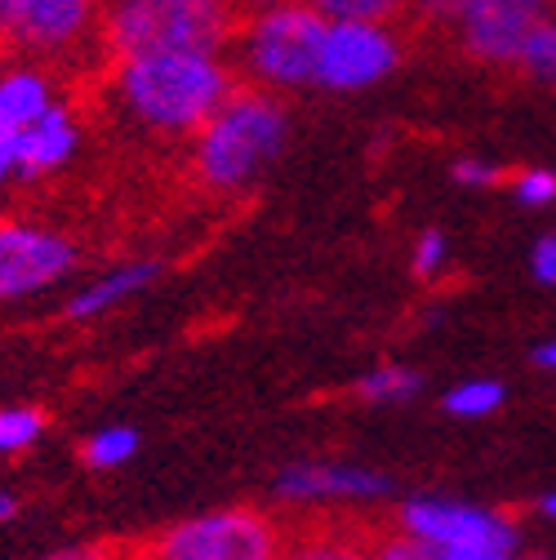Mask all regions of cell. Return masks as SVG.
Instances as JSON below:
<instances>
[{"label": "cell", "instance_id": "cell-1", "mask_svg": "<svg viewBox=\"0 0 556 560\" xmlns=\"http://www.w3.org/2000/svg\"><path fill=\"white\" fill-rule=\"evenodd\" d=\"M99 81L125 107V116L170 143H192L223 98L236 90V77L219 62V54L200 49H152L112 62Z\"/></svg>", "mask_w": 556, "mask_h": 560}, {"label": "cell", "instance_id": "cell-3", "mask_svg": "<svg viewBox=\"0 0 556 560\" xmlns=\"http://www.w3.org/2000/svg\"><path fill=\"white\" fill-rule=\"evenodd\" d=\"M254 14L245 0H107L103 10V54L107 67L152 49H200L219 54Z\"/></svg>", "mask_w": 556, "mask_h": 560}, {"label": "cell", "instance_id": "cell-8", "mask_svg": "<svg viewBox=\"0 0 556 560\" xmlns=\"http://www.w3.org/2000/svg\"><path fill=\"white\" fill-rule=\"evenodd\" d=\"M401 529L419 534L424 542L441 547L445 560H476L490 551H517V529L508 516L485 512L454 499H409L396 516Z\"/></svg>", "mask_w": 556, "mask_h": 560}, {"label": "cell", "instance_id": "cell-34", "mask_svg": "<svg viewBox=\"0 0 556 560\" xmlns=\"http://www.w3.org/2000/svg\"><path fill=\"white\" fill-rule=\"evenodd\" d=\"M125 560H143V556H134V551H129V556H125Z\"/></svg>", "mask_w": 556, "mask_h": 560}, {"label": "cell", "instance_id": "cell-9", "mask_svg": "<svg viewBox=\"0 0 556 560\" xmlns=\"http://www.w3.org/2000/svg\"><path fill=\"white\" fill-rule=\"evenodd\" d=\"M538 19H543V10L534 0H463L450 27L467 58H476L485 67H517Z\"/></svg>", "mask_w": 556, "mask_h": 560}, {"label": "cell", "instance_id": "cell-22", "mask_svg": "<svg viewBox=\"0 0 556 560\" xmlns=\"http://www.w3.org/2000/svg\"><path fill=\"white\" fill-rule=\"evenodd\" d=\"M370 551L374 560H445L441 547L424 542L419 534H409V529H370Z\"/></svg>", "mask_w": 556, "mask_h": 560}, {"label": "cell", "instance_id": "cell-27", "mask_svg": "<svg viewBox=\"0 0 556 560\" xmlns=\"http://www.w3.org/2000/svg\"><path fill=\"white\" fill-rule=\"evenodd\" d=\"M454 178H459L463 187H499V183H503V170L490 165V161H459V165H454Z\"/></svg>", "mask_w": 556, "mask_h": 560}, {"label": "cell", "instance_id": "cell-28", "mask_svg": "<svg viewBox=\"0 0 556 560\" xmlns=\"http://www.w3.org/2000/svg\"><path fill=\"white\" fill-rule=\"evenodd\" d=\"M530 271H534V280H543V285H556V232L543 236V241L534 245V254H530Z\"/></svg>", "mask_w": 556, "mask_h": 560}, {"label": "cell", "instance_id": "cell-18", "mask_svg": "<svg viewBox=\"0 0 556 560\" xmlns=\"http://www.w3.org/2000/svg\"><path fill=\"white\" fill-rule=\"evenodd\" d=\"M503 400H508L503 383H495V378H467V383H454L445 392L441 409L450 418H485V413H495Z\"/></svg>", "mask_w": 556, "mask_h": 560}, {"label": "cell", "instance_id": "cell-2", "mask_svg": "<svg viewBox=\"0 0 556 560\" xmlns=\"http://www.w3.org/2000/svg\"><path fill=\"white\" fill-rule=\"evenodd\" d=\"M290 116L267 85H236L223 107L192 138V178L200 191L236 196L263 178V170L281 156Z\"/></svg>", "mask_w": 556, "mask_h": 560}, {"label": "cell", "instance_id": "cell-15", "mask_svg": "<svg viewBox=\"0 0 556 560\" xmlns=\"http://www.w3.org/2000/svg\"><path fill=\"white\" fill-rule=\"evenodd\" d=\"M49 77L45 72H27V67H19V72L0 77V133L19 138V129H27L45 107H49Z\"/></svg>", "mask_w": 556, "mask_h": 560}, {"label": "cell", "instance_id": "cell-5", "mask_svg": "<svg viewBox=\"0 0 556 560\" xmlns=\"http://www.w3.org/2000/svg\"><path fill=\"white\" fill-rule=\"evenodd\" d=\"M290 529L263 508H215L129 547L143 560H281Z\"/></svg>", "mask_w": 556, "mask_h": 560}, {"label": "cell", "instance_id": "cell-29", "mask_svg": "<svg viewBox=\"0 0 556 560\" xmlns=\"http://www.w3.org/2000/svg\"><path fill=\"white\" fill-rule=\"evenodd\" d=\"M10 178H19V170H14V138L0 133V187H5Z\"/></svg>", "mask_w": 556, "mask_h": 560}, {"label": "cell", "instance_id": "cell-17", "mask_svg": "<svg viewBox=\"0 0 556 560\" xmlns=\"http://www.w3.org/2000/svg\"><path fill=\"white\" fill-rule=\"evenodd\" d=\"M138 445H143V436H138L129 423H107V428H99V432L85 436L81 463H85L90 471H116V467L134 463Z\"/></svg>", "mask_w": 556, "mask_h": 560}, {"label": "cell", "instance_id": "cell-11", "mask_svg": "<svg viewBox=\"0 0 556 560\" xmlns=\"http://www.w3.org/2000/svg\"><path fill=\"white\" fill-rule=\"evenodd\" d=\"M392 494V480L374 467L357 463H290L276 471V499L290 508H343V503H374Z\"/></svg>", "mask_w": 556, "mask_h": 560}, {"label": "cell", "instance_id": "cell-35", "mask_svg": "<svg viewBox=\"0 0 556 560\" xmlns=\"http://www.w3.org/2000/svg\"><path fill=\"white\" fill-rule=\"evenodd\" d=\"M534 5H543V0H534Z\"/></svg>", "mask_w": 556, "mask_h": 560}, {"label": "cell", "instance_id": "cell-32", "mask_svg": "<svg viewBox=\"0 0 556 560\" xmlns=\"http://www.w3.org/2000/svg\"><path fill=\"white\" fill-rule=\"evenodd\" d=\"M538 516L556 521V489H552V494H543V499H538Z\"/></svg>", "mask_w": 556, "mask_h": 560}, {"label": "cell", "instance_id": "cell-25", "mask_svg": "<svg viewBox=\"0 0 556 560\" xmlns=\"http://www.w3.org/2000/svg\"><path fill=\"white\" fill-rule=\"evenodd\" d=\"M129 547H116V542H72V547H58L49 551L45 560H125Z\"/></svg>", "mask_w": 556, "mask_h": 560}, {"label": "cell", "instance_id": "cell-14", "mask_svg": "<svg viewBox=\"0 0 556 560\" xmlns=\"http://www.w3.org/2000/svg\"><path fill=\"white\" fill-rule=\"evenodd\" d=\"M281 560H374L370 529L357 525H308L290 529Z\"/></svg>", "mask_w": 556, "mask_h": 560}, {"label": "cell", "instance_id": "cell-21", "mask_svg": "<svg viewBox=\"0 0 556 560\" xmlns=\"http://www.w3.org/2000/svg\"><path fill=\"white\" fill-rule=\"evenodd\" d=\"M521 72L530 77V81H538V85H552L556 90V19H538V27L530 32V40H525V49H521Z\"/></svg>", "mask_w": 556, "mask_h": 560}, {"label": "cell", "instance_id": "cell-19", "mask_svg": "<svg viewBox=\"0 0 556 560\" xmlns=\"http://www.w3.org/2000/svg\"><path fill=\"white\" fill-rule=\"evenodd\" d=\"M49 428V418L32 405H0V458L32 450Z\"/></svg>", "mask_w": 556, "mask_h": 560}, {"label": "cell", "instance_id": "cell-23", "mask_svg": "<svg viewBox=\"0 0 556 560\" xmlns=\"http://www.w3.org/2000/svg\"><path fill=\"white\" fill-rule=\"evenodd\" d=\"M512 196H517V205H552L556 200V174L552 170H521L517 178H512Z\"/></svg>", "mask_w": 556, "mask_h": 560}, {"label": "cell", "instance_id": "cell-30", "mask_svg": "<svg viewBox=\"0 0 556 560\" xmlns=\"http://www.w3.org/2000/svg\"><path fill=\"white\" fill-rule=\"evenodd\" d=\"M19 512H23V499L14 494V489H0V525L19 521Z\"/></svg>", "mask_w": 556, "mask_h": 560}, {"label": "cell", "instance_id": "cell-20", "mask_svg": "<svg viewBox=\"0 0 556 560\" xmlns=\"http://www.w3.org/2000/svg\"><path fill=\"white\" fill-rule=\"evenodd\" d=\"M414 392H419V374L405 370V365H379V370L357 378V396L370 405H401Z\"/></svg>", "mask_w": 556, "mask_h": 560}, {"label": "cell", "instance_id": "cell-24", "mask_svg": "<svg viewBox=\"0 0 556 560\" xmlns=\"http://www.w3.org/2000/svg\"><path fill=\"white\" fill-rule=\"evenodd\" d=\"M445 254H450L445 236H441L437 228H432V232H424V236H419V245H414V276L432 280V276L445 267Z\"/></svg>", "mask_w": 556, "mask_h": 560}, {"label": "cell", "instance_id": "cell-16", "mask_svg": "<svg viewBox=\"0 0 556 560\" xmlns=\"http://www.w3.org/2000/svg\"><path fill=\"white\" fill-rule=\"evenodd\" d=\"M299 5L325 14L329 23H374V27H405L409 0H299Z\"/></svg>", "mask_w": 556, "mask_h": 560}, {"label": "cell", "instance_id": "cell-33", "mask_svg": "<svg viewBox=\"0 0 556 560\" xmlns=\"http://www.w3.org/2000/svg\"><path fill=\"white\" fill-rule=\"evenodd\" d=\"M476 560H517V551H490V556H476Z\"/></svg>", "mask_w": 556, "mask_h": 560}, {"label": "cell", "instance_id": "cell-12", "mask_svg": "<svg viewBox=\"0 0 556 560\" xmlns=\"http://www.w3.org/2000/svg\"><path fill=\"white\" fill-rule=\"evenodd\" d=\"M81 148V120L72 107L49 103L27 129H19L14 138V170L19 178H49L62 165H72Z\"/></svg>", "mask_w": 556, "mask_h": 560}, {"label": "cell", "instance_id": "cell-13", "mask_svg": "<svg viewBox=\"0 0 556 560\" xmlns=\"http://www.w3.org/2000/svg\"><path fill=\"white\" fill-rule=\"evenodd\" d=\"M157 276H161V262H152V258H134V262L107 267L103 276L85 280V285H81L72 299H67L62 316H67V320H99V316L116 312L120 303H129L134 294H143Z\"/></svg>", "mask_w": 556, "mask_h": 560}, {"label": "cell", "instance_id": "cell-7", "mask_svg": "<svg viewBox=\"0 0 556 560\" xmlns=\"http://www.w3.org/2000/svg\"><path fill=\"white\" fill-rule=\"evenodd\" d=\"M77 262L81 249L67 232L23 219H0V303L36 299L62 285L77 271Z\"/></svg>", "mask_w": 556, "mask_h": 560}, {"label": "cell", "instance_id": "cell-10", "mask_svg": "<svg viewBox=\"0 0 556 560\" xmlns=\"http://www.w3.org/2000/svg\"><path fill=\"white\" fill-rule=\"evenodd\" d=\"M401 62V45L392 27L374 23H325L321 58H316V85L325 90H366L383 81Z\"/></svg>", "mask_w": 556, "mask_h": 560}, {"label": "cell", "instance_id": "cell-26", "mask_svg": "<svg viewBox=\"0 0 556 560\" xmlns=\"http://www.w3.org/2000/svg\"><path fill=\"white\" fill-rule=\"evenodd\" d=\"M463 5V0H409V23H428V27H450L454 10Z\"/></svg>", "mask_w": 556, "mask_h": 560}, {"label": "cell", "instance_id": "cell-4", "mask_svg": "<svg viewBox=\"0 0 556 560\" xmlns=\"http://www.w3.org/2000/svg\"><path fill=\"white\" fill-rule=\"evenodd\" d=\"M103 10L107 0H0V54L49 67L77 62L99 81V72H107Z\"/></svg>", "mask_w": 556, "mask_h": 560}, {"label": "cell", "instance_id": "cell-6", "mask_svg": "<svg viewBox=\"0 0 556 560\" xmlns=\"http://www.w3.org/2000/svg\"><path fill=\"white\" fill-rule=\"evenodd\" d=\"M325 14L308 5H276L263 10L245 27V67L250 77L267 90H299L316 85V58H321V36H325Z\"/></svg>", "mask_w": 556, "mask_h": 560}, {"label": "cell", "instance_id": "cell-31", "mask_svg": "<svg viewBox=\"0 0 556 560\" xmlns=\"http://www.w3.org/2000/svg\"><path fill=\"white\" fill-rule=\"evenodd\" d=\"M534 365L556 370V338H552V342H543V347H534Z\"/></svg>", "mask_w": 556, "mask_h": 560}]
</instances>
